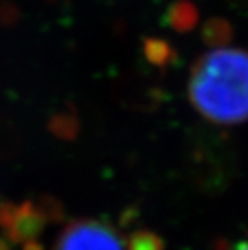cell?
Listing matches in <instances>:
<instances>
[{
	"mask_svg": "<svg viewBox=\"0 0 248 250\" xmlns=\"http://www.w3.org/2000/svg\"><path fill=\"white\" fill-rule=\"evenodd\" d=\"M189 100L214 125L248 121V52L216 47L195 62L189 76Z\"/></svg>",
	"mask_w": 248,
	"mask_h": 250,
	"instance_id": "obj_1",
	"label": "cell"
},
{
	"mask_svg": "<svg viewBox=\"0 0 248 250\" xmlns=\"http://www.w3.org/2000/svg\"><path fill=\"white\" fill-rule=\"evenodd\" d=\"M54 202H33L21 204L3 202L0 204V228L13 244H19L24 250H40L38 241L49 221L58 215Z\"/></svg>",
	"mask_w": 248,
	"mask_h": 250,
	"instance_id": "obj_2",
	"label": "cell"
},
{
	"mask_svg": "<svg viewBox=\"0 0 248 250\" xmlns=\"http://www.w3.org/2000/svg\"><path fill=\"white\" fill-rule=\"evenodd\" d=\"M54 250H128V247L124 237L112 225L91 218H79L63 228Z\"/></svg>",
	"mask_w": 248,
	"mask_h": 250,
	"instance_id": "obj_3",
	"label": "cell"
},
{
	"mask_svg": "<svg viewBox=\"0 0 248 250\" xmlns=\"http://www.w3.org/2000/svg\"><path fill=\"white\" fill-rule=\"evenodd\" d=\"M168 23L177 31L192 29L197 23V10L187 0H179L168 10Z\"/></svg>",
	"mask_w": 248,
	"mask_h": 250,
	"instance_id": "obj_4",
	"label": "cell"
},
{
	"mask_svg": "<svg viewBox=\"0 0 248 250\" xmlns=\"http://www.w3.org/2000/svg\"><path fill=\"white\" fill-rule=\"evenodd\" d=\"M232 37V28L226 20H210L203 28V39L208 42L210 45L221 47L226 42H229Z\"/></svg>",
	"mask_w": 248,
	"mask_h": 250,
	"instance_id": "obj_5",
	"label": "cell"
},
{
	"mask_svg": "<svg viewBox=\"0 0 248 250\" xmlns=\"http://www.w3.org/2000/svg\"><path fill=\"white\" fill-rule=\"evenodd\" d=\"M126 247L128 250H165V244L155 232L142 229L131 234Z\"/></svg>",
	"mask_w": 248,
	"mask_h": 250,
	"instance_id": "obj_6",
	"label": "cell"
},
{
	"mask_svg": "<svg viewBox=\"0 0 248 250\" xmlns=\"http://www.w3.org/2000/svg\"><path fill=\"white\" fill-rule=\"evenodd\" d=\"M237 250H248V241L247 242H242L239 247H237Z\"/></svg>",
	"mask_w": 248,
	"mask_h": 250,
	"instance_id": "obj_7",
	"label": "cell"
},
{
	"mask_svg": "<svg viewBox=\"0 0 248 250\" xmlns=\"http://www.w3.org/2000/svg\"><path fill=\"white\" fill-rule=\"evenodd\" d=\"M0 250H10L7 244L3 242V239H0Z\"/></svg>",
	"mask_w": 248,
	"mask_h": 250,
	"instance_id": "obj_8",
	"label": "cell"
}]
</instances>
